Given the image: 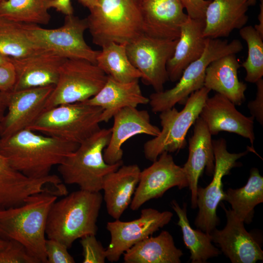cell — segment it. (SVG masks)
Returning a JSON list of instances; mask_svg holds the SVG:
<instances>
[{
	"mask_svg": "<svg viewBox=\"0 0 263 263\" xmlns=\"http://www.w3.org/2000/svg\"><path fill=\"white\" fill-rule=\"evenodd\" d=\"M11 62L10 57L0 54V65L7 64Z\"/></svg>",
	"mask_w": 263,
	"mask_h": 263,
	"instance_id": "ee69618b",
	"label": "cell"
},
{
	"mask_svg": "<svg viewBox=\"0 0 263 263\" xmlns=\"http://www.w3.org/2000/svg\"><path fill=\"white\" fill-rule=\"evenodd\" d=\"M44 51L30 39L24 23L0 16V54L11 58H20Z\"/></svg>",
	"mask_w": 263,
	"mask_h": 263,
	"instance_id": "4dcf8cb0",
	"label": "cell"
},
{
	"mask_svg": "<svg viewBox=\"0 0 263 263\" xmlns=\"http://www.w3.org/2000/svg\"><path fill=\"white\" fill-rule=\"evenodd\" d=\"M193 132L189 139L188 157L183 167L191 193V207H197L198 181L205 169L208 176H212L215 168V158L211 134L199 117L195 121Z\"/></svg>",
	"mask_w": 263,
	"mask_h": 263,
	"instance_id": "44dd1931",
	"label": "cell"
},
{
	"mask_svg": "<svg viewBox=\"0 0 263 263\" xmlns=\"http://www.w3.org/2000/svg\"><path fill=\"white\" fill-rule=\"evenodd\" d=\"M66 59L46 50L23 57H10L16 73L13 90L55 86L60 68Z\"/></svg>",
	"mask_w": 263,
	"mask_h": 263,
	"instance_id": "ffe728a7",
	"label": "cell"
},
{
	"mask_svg": "<svg viewBox=\"0 0 263 263\" xmlns=\"http://www.w3.org/2000/svg\"><path fill=\"white\" fill-rule=\"evenodd\" d=\"M249 6L248 0H211L205 14V38L227 37L233 30L244 26Z\"/></svg>",
	"mask_w": 263,
	"mask_h": 263,
	"instance_id": "cb8c5ba5",
	"label": "cell"
},
{
	"mask_svg": "<svg viewBox=\"0 0 263 263\" xmlns=\"http://www.w3.org/2000/svg\"><path fill=\"white\" fill-rule=\"evenodd\" d=\"M257 2V0H248L249 6H254Z\"/></svg>",
	"mask_w": 263,
	"mask_h": 263,
	"instance_id": "bcb514c9",
	"label": "cell"
},
{
	"mask_svg": "<svg viewBox=\"0 0 263 263\" xmlns=\"http://www.w3.org/2000/svg\"><path fill=\"white\" fill-rule=\"evenodd\" d=\"M144 35L177 40L182 25L188 18L179 0H139Z\"/></svg>",
	"mask_w": 263,
	"mask_h": 263,
	"instance_id": "e0dca14e",
	"label": "cell"
},
{
	"mask_svg": "<svg viewBox=\"0 0 263 263\" xmlns=\"http://www.w3.org/2000/svg\"><path fill=\"white\" fill-rule=\"evenodd\" d=\"M24 24L30 39L39 48L66 59H85L96 64L99 51L93 50L84 39L88 29L86 18L80 19L74 14L65 16L63 25L55 29Z\"/></svg>",
	"mask_w": 263,
	"mask_h": 263,
	"instance_id": "30bf717a",
	"label": "cell"
},
{
	"mask_svg": "<svg viewBox=\"0 0 263 263\" xmlns=\"http://www.w3.org/2000/svg\"><path fill=\"white\" fill-rule=\"evenodd\" d=\"M5 0H0V2L4 1H5Z\"/></svg>",
	"mask_w": 263,
	"mask_h": 263,
	"instance_id": "7dc6e473",
	"label": "cell"
},
{
	"mask_svg": "<svg viewBox=\"0 0 263 263\" xmlns=\"http://www.w3.org/2000/svg\"><path fill=\"white\" fill-rule=\"evenodd\" d=\"M79 145L24 129L0 137V154L13 169L37 179L49 175Z\"/></svg>",
	"mask_w": 263,
	"mask_h": 263,
	"instance_id": "6da1fadb",
	"label": "cell"
},
{
	"mask_svg": "<svg viewBox=\"0 0 263 263\" xmlns=\"http://www.w3.org/2000/svg\"><path fill=\"white\" fill-rule=\"evenodd\" d=\"M55 86L2 92L6 106L1 122L0 137L28 129L44 112Z\"/></svg>",
	"mask_w": 263,
	"mask_h": 263,
	"instance_id": "9a60e30c",
	"label": "cell"
},
{
	"mask_svg": "<svg viewBox=\"0 0 263 263\" xmlns=\"http://www.w3.org/2000/svg\"><path fill=\"white\" fill-rule=\"evenodd\" d=\"M141 169L132 164L120 166L105 176L102 190L108 214L119 219L130 205L138 184Z\"/></svg>",
	"mask_w": 263,
	"mask_h": 263,
	"instance_id": "d4e9b609",
	"label": "cell"
},
{
	"mask_svg": "<svg viewBox=\"0 0 263 263\" xmlns=\"http://www.w3.org/2000/svg\"><path fill=\"white\" fill-rule=\"evenodd\" d=\"M113 118L111 138L103 151L104 159L108 164L122 161V145L131 137L140 134L155 137L160 132V129L151 123L148 112L136 107L123 108Z\"/></svg>",
	"mask_w": 263,
	"mask_h": 263,
	"instance_id": "d6986e66",
	"label": "cell"
},
{
	"mask_svg": "<svg viewBox=\"0 0 263 263\" xmlns=\"http://www.w3.org/2000/svg\"><path fill=\"white\" fill-rule=\"evenodd\" d=\"M103 196L100 192L80 189L56 201L49 211L45 233L68 248L77 239L95 235Z\"/></svg>",
	"mask_w": 263,
	"mask_h": 263,
	"instance_id": "3957f363",
	"label": "cell"
},
{
	"mask_svg": "<svg viewBox=\"0 0 263 263\" xmlns=\"http://www.w3.org/2000/svg\"><path fill=\"white\" fill-rule=\"evenodd\" d=\"M103 111L82 102L61 104L44 111L28 129L80 144L101 129Z\"/></svg>",
	"mask_w": 263,
	"mask_h": 263,
	"instance_id": "8992f818",
	"label": "cell"
},
{
	"mask_svg": "<svg viewBox=\"0 0 263 263\" xmlns=\"http://www.w3.org/2000/svg\"><path fill=\"white\" fill-rule=\"evenodd\" d=\"M45 247L47 263H75L67 250L68 248L60 242L52 239H46Z\"/></svg>",
	"mask_w": 263,
	"mask_h": 263,
	"instance_id": "8d00e7d4",
	"label": "cell"
},
{
	"mask_svg": "<svg viewBox=\"0 0 263 263\" xmlns=\"http://www.w3.org/2000/svg\"><path fill=\"white\" fill-rule=\"evenodd\" d=\"M16 82V73L11 61L0 65V92H6L14 89Z\"/></svg>",
	"mask_w": 263,
	"mask_h": 263,
	"instance_id": "ab89813d",
	"label": "cell"
},
{
	"mask_svg": "<svg viewBox=\"0 0 263 263\" xmlns=\"http://www.w3.org/2000/svg\"><path fill=\"white\" fill-rule=\"evenodd\" d=\"M6 111L3 95L0 92V137L1 122ZM19 176V172L13 169L6 158L0 154V191L14 183Z\"/></svg>",
	"mask_w": 263,
	"mask_h": 263,
	"instance_id": "d590c367",
	"label": "cell"
},
{
	"mask_svg": "<svg viewBox=\"0 0 263 263\" xmlns=\"http://www.w3.org/2000/svg\"><path fill=\"white\" fill-rule=\"evenodd\" d=\"M239 34L248 48L247 57L241 65L246 72L244 79L255 83L263 76V38L251 25L241 28Z\"/></svg>",
	"mask_w": 263,
	"mask_h": 263,
	"instance_id": "d6a6232c",
	"label": "cell"
},
{
	"mask_svg": "<svg viewBox=\"0 0 263 263\" xmlns=\"http://www.w3.org/2000/svg\"><path fill=\"white\" fill-rule=\"evenodd\" d=\"M172 216L169 211L160 212L148 208L142 209L140 216L134 220L125 222L116 219L108 222L107 229L111 241L106 249V259L117 262L128 249L168 224Z\"/></svg>",
	"mask_w": 263,
	"mask_h": 263,
	"instance_id": "4fadbf2b",
	"label": "cell"
},
{
	"mask_svg": "<svg viewBox=\"0 0 263 263\" xmlns=\"http://www.w3.org/2000/svg\"><path fill=\"white\" fill-rule=\"evenodd\" d=\"M8 242V240H5L0 238V249L5 247Z\"/></svg>",
	"mask_w": 263,
	"mask_h": 263,
	"instance_id": "f6af8a7d",
	"label": "cell"
},
{
	"mask_svg": "<svg viewBox=\"0 0 263 263\" xmlns=\"http://www.w3.org/2000/svg\"><path fill=\"white\" fill-rule=\"evenodd\" d=\"M149 101V98L143 94L138 80L121 82L108 75L100 91L82 102L102 108L101 121L107 122L122 109L146 105Z\"/></svg>",
	"mask_w": 263,
	"mask_h": 263,
	"instance_id": "7402d4cb",
	"label": "cell"
},
{
	"mask_svg": "<svg viewBox=\"0 0 263 263\" xmlns=\"http://www.w3.org/2000/svg\"><path fill=\"white\" fill-rule=\"evenodd\" d=\"M221 206L225 213L226 223L223 229L215 228L209 233L212 242L232 263L263 261V251L257 238L245 229L244 222L231 208L226 209L223 203Z\"/></svg>",
	"mask_w": 263,
	"mask_h": 263,
	"instance_id": "2e32d148",
	"label": "cell"
},
{
	"mask_svg": "<svg viewBox=\"0 0 263 263\" xmlns=\"http://www.w3.org/2000/svg\"><path fill=\"white\" fill-rule=\"evenodd\" d=\"M210 91L204 86L190 94L181 111L173 107L160 113L162 130L143 146L147 160L153 162L164 152H177L185 147L188 132L199 117Z\"/></svg>",
	"mask_w": 263,
	"mask_h": 263,
	"instance_id": "ba28073f",
	"label": "cell"
},
{
	"mask_svg": "<svg viewBox=\"0 0 263 263\" xmlns=\"http://www.w3.org/2000/svg\"><path fill=\"white\" fill-rule=\"evenodd\" d=\"M111 135V128L100 129L58 165V171L65 184H76L80 189L90 192L102 190L105 176L123 164L122 161L108 164L104 159L103 151Z\"/></svg>",
	"mask_w": 263,
	"mask_h": 263,
	"instance_id": "5b68a950",
	"label": "cell"
},
{
	"mask_svg": "<svg viewBox=\"0 0 263 263\" xmlns=\"http://www.w3.org/2000/svg\"><path fill=\"white\" fill-rule=\"evenodd\" d=\"M49 0H6L0 2V16L22 23L46 25L51 16Z\"/></svg>",
	"mask_w": 263,
	"mask_h": 263,
	"instance_id": "1f68e13d",
	"label": "cell"
},
{
	"mask_svg": "<svg viewBox=\"0 0 263 263\" xmlns=\"http://www.w3.org/2000/svg\"><path fill=\"white\" fill-rule=\"evenodd\" d=\"M0 263H40L19 242L8 240L7 245L0 249Z\"/></svg>",
	"mask_w": 263,
	"mask_h": 263,
	"instance_id": "836d02e7",
	"label": "cell"
},
{
	"mask_svg": "<svg viewBox=\"0 0 263 263\" xmlns=\"http://www.w3.org/2000/svg\"><path fill=\"white\" fill-rule=\"evenodd\" d=\"M215 168L210 183L205 188L198 187L197 207L198 212L194 221L197 228L209 234L219 224L216 210L224 201L223 178L229 174L232 169L238 166L237 161L246 155L248 150L240 153H230L227 150L226 140L220 138L212 140Z\"/></svg>",
	"mask_w": 263,
	"mask_h": 263,
	"instance_id": "8fae6325",
	"label": "cell"
},
{
	"mask_svg": "<svg viewBox=\"0 0 263 263\" xmlns=\"http://www.w3.org/2000/svg\"><path fill=\"white\" fill-rule=\"evenodd\" d=\"M83 248V263H104L106 249L95 238V235H88L81 238Z\"/></svg>",
	"mask_w": 263,
	"mask_h": 263,
	"instance_id": "e575fe53",
	"label": "cell"
},
{
	"mask_svg": "<svg viewBox=\"0 0 263 263\" xmlns=\"http://www.w3.org/2000/svg\"><path fill=\"white\" fill-rule=\"evenodd\" d=\"M48 6L49 8H53L65 16L74 14L71 0H49Z\"/></svg>",
	"mask_w": 263,
	"mask_h": 263,
	"instance_id": "60d3db41",
	"label": "cell"
},
{
	"mask_svg": "<svg viewBox=\"0 0 263 263\" xmlns=\"http://www.w3.org/2000/svg\"><path fill=\"white\" fill-rule=\"evenodd\" d=\"M86 18L94 43H130L144 34L139 0H97Z\"/></svg>",
	"mask_w": 263,
	"mask_h": 263,
	"instance_id": "277c9868",
	"label": "cell"
},
{
	"mask_svg": "<svg viewBox=\"0 0 263 263\" xmlns=\"http://www.w3.org/2000/svg\"><path fill=\"white\" fill-rule=\"evenodd\" d=\"M170 204L178 216L177 225L181 229L185 246L190 251L191 262L205 263L209 259L219 255L221 251L212 244L209 234L199 228L193 229L190 226L187 216V205L184 204L182 207L175 200Z\"/></svg>",
	"mask_w": 263,
	"mask_h": 263,
	"instance_id": "f1b7e54d",
	"label": "cell"
},
{
	"mask_svg": "<svg viewBox=\"0 0 263 263\" xmlns=\"http://www.w3.org/2000/svg\"><path fill=\"white\" fill-rule=\"evenodd\" d=\"M204 27L205 19L189 17L182 25L173 54L167 64L171 81H178L185 68L203 54L207 41L204 36Z\"/></svg>",
	"mask_w": 263,
	"mask_h": 263,
	"instance_id": "603a6c76",
	"label": "cell"
},
{
	"mask_svg": "<svg viewBox=\"0 0 263 263\" xmlns=\"http://www.w3.org/2000/svg\"><path fill=\"white\" fill-rule=\"evenodd\" d=\"M107 77L96 64L85 59H66L60 68L57 82L46 101L44 111L92 97L103 87Z\"/></svg>",
	"mask_w": 263,
	"mask_h": 263,
	"instance_id": "9c48e42d",
	"label": "cell"
},
{
	"mask_svg": "<svg viewBox=\"0 0 263 263\" xmlns=\"http://www.w3.org/2000/svg\"><path fill=\"white\" fill-rule=\"evenodd\" d=\"M177 40L143 34L126 44L128 57L141 73L143 83L152 86L155 92L163 91L165 83L169 80L167 64L173 54Z\"/></svg>",
	"mask_w": 263,
	"mask_h": 263,
	"instance_id": "7c38bea8",
	"label": "cell"
},
{
	"mask_svg": "<svg viewBox=\"0 0 263 263\" xmlns=\"http://www.w3.org/2000/svg\"><path fill=\"white\" fill-rule=\"evenodd\" d=\"M199 117L211 135H217L221 132L234 133L248 139L253 146L255 139L254 118L242 114L224 95L216 93L212 97H208Z\"/></svg>",
	"mask_w": 263,
	"mask_h": 263,
	"instance_id": "ac0fdd59",
	"label": "cell"
},
{
	"mask_svg": "<svg viewBox=\"0 0 263 263\" xmlns=\"http://www.w3.org/2000/svg\"><path fill=\"white\" fill-rule=\"evenodd\" d=\"M183 255L172 235L163 230L156 237L150 236L135 244L123 256L125 263H180Z\"/></svg>",
	"mask_w": 263,
	"mask_h": 263,
	"instance_id": "4316f807",
	"label": "cell"
},
{
	"mask_svg": "<svg viewBox=\"0 0 263 263\" xmlns=\"http://www.w3.org/2000/svg\"><path fill=\"white\" fill-rule=\"evenodd\" d=\"M225 192L224 201L231 205V210L239 219L249 224L254 217L255 207L263 202V177L257 168H253L244 186L228 188Z\"/></svg>",
	"mask_w": 263,
	"mask_h": 263,
	"instance_id": "83f0119b",
	"label": "cell"
},
{
	"mask_svg": "<svg viewBox=\"0 0 263 263\" xmlns=\"http://www.w3.org/2000/svg\"><path fill=\"white\" fill-rule=\"evenodd\" d=\"M257 92L254 100L247 104L251 116L262 125H263V79L261 78L256 83Z\"/></svg>",
	"mask_w": 263,
	"mask_h": 263,
	"instance_id": "f35d334b",
	"label": "cell"
},
{
	"mask_svg": "<svg viewBox=\"0 0 263 263\" xmlns=\"http://www.w3.org/2000/svg\"><path fill=\"white\" fill-rule=\"evenodd\" d=\"M149 167L141 171L140 178L130 205L137 210L146 202L161 197L169 189L188 187L183 167L175 164L173 157L164 152Z\"/></svg>",
	"mask_w": 263,
	"mask_h": 263,
	"instance_id": "5bb4252c",
	"label": "cell"
},
{
	"mask_svg": "<svg viewBox=\"0 0 263 263\" xmlns=\"http://www.w3.org/2000/svg\"><path fill=\"white\" fill-rule=\"evenodd\" d=\"M187 12L188 17L192 19H205L207 8L211 0H179Z\"/></svg>",
	"mask_w": 263,
	"mask_h": 263,
	"instance_id": "74e56055",
	"label": "cell"
},
{
	"mask_svg": "<svg viewBox=\"0 0 263 263\" xmlns=\"http://www.w3.org/2000/svg\"><path fill=\"white\" fill-rule=\"evenodd\" d=\"M240 67L236 54L214 60L206 68L204 87L224 95L235 106L242 105L245 99L247 86L238 78Z\"/></svg>",
	"mask_w": 263,
	"mask_h": 263,
	"instance_id": "484cf974",
	"label": "cell"
},
{
	"mask_svg": "<svg viewBox=\"0 0 263 263\" xmlns=\"http://www.w3.org/2000/svg\"><path fill=\"white\" fill-rule=\"evenodd\" d=\"M96 64L107 75L119 82H129L141 77L128 57L126 44L111 42L102 46Z\"/></svg>",
	"mask_w": 263,
	"mask_h": 263,
	"instance_id": "f546056e",
	"label": "cell"
},
{
	"mask_svg": "<svg viewBox=\"0 0 263 263\" xmlns=\"http://www.w3.org/2000/svg\"><path fill=\"white\" fill-rule=\"evenodd\" d=\"M78 1L84 7L89 10L93 8L98 4L97 0H78Z\"/></svg>",
	"mask_w": 263,
	"mask_h": 263,
	"instance_id": "7bdbcfd3",
	"label": "cell"
},
{
	"mask_svg": "<svg viewBox=\"0 0 263 263\" xmlns=\"http://www.w3.org/2000/svg\"><path fill=\"white\" fill-rule=\"evenodd\" d=\"M259 23L254 27L259 35L263 38V0H260V12L258 16Z\"/></svg>",
	"mask_w": 263,
	"mask_h": 263,
	"instance_id": "b9f144b4",
	"label": "cell"
},
{
	"mask_svg": "<svg viewBox=\"0 0 263 263\" xmlns=\"http://www.w3.org/2000/svg\"><path fill=\"white\" fill-rule=\"evenodd\" d=\"M56 196L40 193L19 206L0 208V238L22 244L39 263H47L45 230L48 214Z\"/></svg>",
	"mask_w": 263,
	"mask_h": 263,
	"instance_id": "7a4b0ae2",
	"label": "cell"
},
{
	"mask_svg": "<svg viewBox=\"0 0 263 263\" xmlns=\"http://www.w3.org/2000/svg\"><path fill=\"white\" fill-rule=\"evenodd\" d=\"M243 49L241 42L238 39L228 42L220 38H207L203 54L185 68L175 86L150 95L149 104L152 111L160 113L177 103L185 105L191 94L204 86L206 70L212 61L226 55L236 54Z\"/></svg>",
	"mask_w": 263,
	"mask_h": 263,
	"instance_id": "52a82bcc",
	"label": "cell"
}]
</instances>
